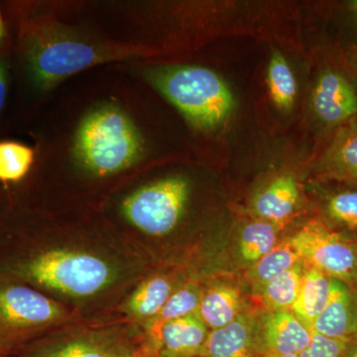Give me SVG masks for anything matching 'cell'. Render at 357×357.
<instances>
[{
    "mask_svg": "<svg viewBox=\"0 0 357 357\" xmlns=\"http://www.w3.org/2000/svg\"><path fill=\"white\" fill-rule=\"evenodd\" d=\"M344 357H357V337L352 338L347 345Z\"/></svg>",
    "mask_w": 357,
    "mask_h": 357,
    "instance_id": "obj_31",
    "label": "cell"
},
{
    "mask_svg": "<svg viewBox=\"0 0 357 357\" xmlns=\"http://www.w3.org/2000/svg\"><path fill=\"white\" fill-rule=\"evenodd\" d=\"M190 191L189 182L181 176L162 178L143 185L124 199L122 215L148 236H167L184 215Z\"/></svg>",
    "mask_w": 357,
    "mask_h": 357,
    "instance_id": "obj_6",
    "label": "cell"
},
{
    "mask_svg": "<svg viewBox=\"0 0 357 357\" xmlns=\"http://www.w3.org/2000/svg\"><path fill=\"white\" fill-rule=\"evenodd\" d=\"M312 114L332 135L357 119V82L347 63H328L319 70L312 89Z\"/></svg>",
    "mask_w": 357,
    "mask_h": 357,
    "instance_id": "obj_8",
    "label": "cell"
},
{
    "mask_svg": "<svg viewBox=\"0 0 357 357\" xmlns=\"http://www.w3.org/2000/svg\"><path fill=\"white\" fill-rule=\"evenodd\" d=\"M347 64L349 66V70L356 77L357 82V45L351 47L347 51Z\"/></svg>",
    "mask_w": 357,
    "mask_h": 357,
    "instance_id": "obj_30",
    "label": "cell"
},
{
    "mask_svg": "<svg viewBox=\"0 0 357 357\" xmlns=\"http://www.w3.org/2000/svg\"><path fill=\"white\" fill-rule=\"evenodd\" d=\"M144 77L202 130L222 126L236 107L229 84L208 68L159 66L145 69Z\"/></svg>",
    "mask_w": 357,
    "mask_h": 357,
    "instance_id": "obj_2",
    "label": "cell"
},
{
    "mask_svg": "<svg viewBox=\"0 0 357 357\" xmlns=\"http://www.w3.org/2000/svg\"><path fill=\"white\" fill-rule=\"evenodd\" d=\"M301 261L299 255L288 238L255 262L249 270L248 278L256 288L262 290L268 282Z\"/></svg>",
    "mask_w": 357,
    "mask_h": 357,
    "instance_id": "obj_23",
    "label": "cell"
},
{
    "mask_svg": "<svg viewBox=\"0 0 357 357\" xmlns=\"http://www.w3.org/2000/svg\"><path fill=\"white\" fill-rule=\"evenodd\" d=\"M22 47L28 72L42 89L53 88L93 66L144 54L142 47L100 43L47 22L28 26L23 34Z\"/></svg>",
    "mask_w": 357,
    "mask_h": 357,
    "instance_id": "obj_1",
    "label": "cell"
},
{
    "mask_svg": "<svg viewBox=\"0 0 357 357\" xmlns=\"http://www.w3.org/2000/svg\"><path fill=\"white\" fill-rule=\"evenodd\" d=\"M340 183L342 185L324 197V220L321 222L340 236L357 243V184Z\"/></svg>",
    "mask_w": 357,
    "mask_h": 357,
    "instance_id": "obj_16",
    "label": "cell"
},
{
    "mask_svg": "<svg viewBox=\"0 0 357 357\" xmlns=\"http://www.w3.org/2000/svg\"><path fill=\"white\" fill-rule=\"evenodd\" d=\"M262 357H299L298 354H289V356H279V354H264Z\"/></svg>",
    "mask_w": 357,
    "mask_h": 357,
    "instance_id": "obj_33",
    "label": "cell"
},
{
    "mask_svg": "<svg viewBox=\"0 0 357 357\" xmlns=\"http://www.w3.org/2000/svg\"><path fill=\"white\" fill-rule=\"evenodd\" d=\"M63 305L34 289L0 280V354L68 318Z\"/></svg>",
    "mask_w": 357,
    "mask_h": 357,
    "instance_id": "obj_5",
    "label": "cell"
},
{
    "mask_svg": "<svg viewBox=\"0 0 357 357\" xmlns=\"http://www.w3.org/2000/svg\"><path fill=\"white\" fill-rule=\"evenodd\" d=\"M312 332L335 338L351 340L357 337V291L351 286L331 280V292L325 309L314 321Z\"/></svg>",
    "mask_w": 357,
    "mask_h": 357,
    "instance_id": "obj_11",
    "label": "cell"
},
{
    "mask_svg": "<svg viewBox=\"0 0 357 357\" xmlns=\"http://www.w3.org/2000/svg\"><path fill=\"white\" fill-rule=\"evenodd\" d=\"M318 171L328 180L357 184V119L331 136L319 160Z\"/></svg>",
    "mask_w": 357,
    "mask_h": 357,
    "instance_id": "obj_13",
    "label": "cell"
},
{
    "mask_svg": "<svg viewBox=\"0 0 357 357\" xmlns=\"http://www.w3.org/2000/svg\"><path fill=\"white\" fill-rule=\"evenodd\" d=\"M34 150L15 141L0 142V181L17 182L24 178L34 162Z\"/></svg>",
    "mask_w": 357,
    "mask_h": 357,
    "instance_id": "obj_25",
    "label": "cell"
},
{
    "mask_svg": "<svg viewBox=\"0 0 357 357\" xmlns=\"http://www.w3.org/2000/svg\"><path fill=\"white\" fill-rule=\"evenodd\" d=\"M130 344L109 333H83L38 345L27 357H121Z\"/></svg>",
    "mask_w": 357,
    "mask_h": 357,
    "instance_id": "obj_12",
    "label": "cell"
},
{
    "mask_svg": "<svg viewBox=\"0 0 357 357\" xmlns=\"http://www.w3.org/2000/svg\"><path fill=\"white\" fill-rule=\"evenodd\" d=\"M7 79H8V73H7L6 62L4 59L0 57V112H1L4 103H6Z\"/></svg>",
    "mask_w": 357,
    "mask_h": 357,
    "instance_id": "obj_28",
    "label": "cell"
},
{
    "mask_svg": "<svg viewBox=\"0 0 357 357\" xmlns=\"http://www.w3.org/2000/svg\"><path fill=\"white\" fill-rule=\"evenodd\" d=\"M349 342L312 332L311 344L301 352L299 357H344Z\"/></svg>",
    "mask_w": 357,
    "mask_h": 357,
    "instance_id": "obj_26",
    "label": "cell"
},
{
    "mask_svg": "<svg viewBox=\"0 0 357 357\" xmlns=\"http://www.w3.org/2000/svg\"><path fill=\"white\" fill-rule=\"evenodd\" d=\"M299 199V185L296 178L282 175L256 195L252 211L258 220L282 225L293 215Z\"/></svg>",
    "mask_w": 357,
    "mask_h": 357,
    "instance_id": "obj_15",
    "label": "cell"
},
{
    "mask_svg": "<svg viewBox=\"0 0 357 357\" xmlns=\"http://www.w3.org/2000/svg\"><path fill=\"white\" fill-rule=\"evenodd\" d=\"M204 357H262L251 319L241 314L230 325L211 331Z\"/></svg>",
    "mask_w": 357,
    "mask_h": 357,
    "instance_id": "obj_14",
    "label": "cell"
},
{
    "mask_svg": "<svg viewBox=\"0 0 357 357\" xmlns=\"http://www.w3.org/2000/svg\"><path fill=\"white\" fill-rule=\"evenodd\" d=\"M281 225L257 220L244 225L239 236V255L244 261L255 264L279 244Z\"/></svg>",
    "mask_w": 357,
    "mask_h": 357,
    "instance_id": "obj_22",
    "label": "cell"
},
{
    "mask_svg": "<svg viewBox=\"0 0 357 357\" xmlns=\"http://www.w3.org/2000/svg\"><path fill=\"white\" fill-rule=\"evenodd\" d=\"M20 280L68 297H93L117 278L114 265L100 256L72 248H52L13 267Z\"/></svg>",
    "mask_w": 357,
    "mask_h": 357,
    "instance_id": "obj_4",
    "label": "cell"
},
{
    "mask_svg": "<svg viewBox=\"0 0 357 357\" xmlns=\"http://www.w3.org/2000/svg\"><path fill=\"white\" fill-rule=\"evenodd\" d=\"M174 292L175 289L170 278L155 275L143 281L133 291L121 310L144 326L157 316Z\"/></svg>",
    "mask_w": 357,
    "mask_h": 357,
    "instance_id": "obj_17",
    "label": "cell"
},
{
    "mask_svg": "<svg viewBox=\"0 0 357 357\" xmlns=\"http://www.w3.org/2000/svg\"><path fill=\"white\" fill-rule=\"evenodd\" d=\"M73 151L84 170L105 177L137 163L144 155L145 144L130 117L109 105L91 110L82 121Z\"/></svg>",
    "mask_w": 357,
    "mask_h": 357,
    "instance_id": "obj_3",
    "label": "cell"
},
{
    "mask_svg": "<svg viewBox=\"0 0 357 357\" xmlns=\"http://www.w3.org/2000/svg\"><path fill=\"white\" fill-rule=\"evenodd\" d=\"M243 299L234 286L218 284L204 292L199 314L208 330H218L230 325L241 316Z\"/></svg>",
    "mask_w": 357,
    "mask_h": 357,
    "instance_id": "obj_19",
    "label": "cell"
},
{
    "mask_svg": "<svg viewBox=\"0 0 357 357\" xmlns=\"http://www.w3.org/2000/svg\"><path fill=\"white\" fill-rule=\"evenodd\" d=\"M345 13H347L352 28H354L357 32V0H352L345 4Z\"/></svg>",
    "mask_w": 357,
    "mask_h": 357,
    "instance_id": "obj_29",
    "label": "cell"
},
{
    "mask_svg": "<svg viewBox=\"0 0 357 357\" xmlns=\"http://www.w3.org/2000/svg\"><path fill=\"white\" fill-rule=\"evenodd\" d=\"M304 271L301 261L275 277L262 288V299L272 311L291 310L299 294Z\"/></svg>",
    "mask_w": 357,
    "mask_h": 357,
    "instance_id": "obj_24",
    "label": "cell"
},
{
    "mask_svg": "<svg viewBox=\"0 0 357 357\" xmlns=\"http://www.w3.org/2000/svg\"><path fill=\"white\" fill-rule=\"evenodd\" d=\"M121 357H161L156 349L146 342L135 345L130 344L128 349L121 354Z\"/></svg>",
    "mask_w": 357,
    "mask_h": 357,
    "instance_id": "obj_27",
    "label": "cell"
},
{
    "mask_svg": "<svg viewBox=\"0 0 357 357\" xmlns=\"http://www.w3.org/2000/svg\"><path fill=\"white\" fill-rule=\"evenodd\" d=\"M6 37V26H4L3 18H2L1 10H0V44Z\"/></svg>",
    "mask_w": 357,
    "mask_h": 357,
    "instance_id": "obj_32",
    "label": "cell"
},
{
    "mask_svg": "<svg viewBox=\"0 0 357 357\" xmlns=\"http://www.w3.org/2000/svg\"><path fill=\"white\" fill-rule=\"evenodd\" d=\"M203 296L204 291L196 283H187L175 290L157 316L143 326L146 340L153 337L168 321L199 312Z\"/></svg>",
    "mask_w": 357,
    "mask_h": 357,
    "instance_id": "obj_20",
    "label": "cell"
},
{
    "mask_svg": "<svg viewBox=\"0 0 357 357\" xmlns=\"http://www.w3.org/2000/svg\"><path fill=\"white\" fill-rule=\"evenodd\" d=\"M301 260L357 291V243L314 220L289 238Z\"/></svg>",
    "mask_w": 357,
    "mask_h": 357,
    "instance_id": "obj_7",
    "label": "cell"
},
{
    "mask_svg": "<svg viewBox=\"0 0 357 357\" xmlns=\"http://www.w3.org/2000/svg\"><path fill=\"white\" fill-rule=\"evenodd\" d=\"M258 342L264 354H299L311 344L312 332L291 310L271 311L265 317Z\"/></svg>",
    "mask_w": 357,
    "mask_h": 357,
    "instance_id": "obj_10",
    "label": "cell"
},
{
    "mask_svg": "<svg viewBox=\"0 0 357 357\" xmlns=\"http://www.w3.org/2000/svg\"><path fill=\"white\" fill-rule=\"evenodd\" d=\"M331 280L332 278L318 269L310 266L305 268L299 294L291 311L311 331L314 321L328 303Z\"/></svg>",
    "mask_w": 357,
    "mask_h": 357,
    "instance_id": "obj_18",
    "label": "cell"
},
{
    "mask_svg": "<svg viewBox=\"0 0 357 357\" xmlns=\"http://www.w3.org/2000/svg\"><path fill=\"white\" fill-rule=\"evenodd\" d=\"M210 332L196 312L168 321L153 337L145 342L161 357H204Z\"/></svg>",
    "mask_w": 357,
    "mask_h": 357,
    "instance_id": "obj_9",
    "label": "cell"
},
{
    "mask_svg": "<svg viewBox=\"0 0 357 357\" xmlns=\"http://www.w3.org/2000/svg\"><path fill=\"white\" fill-rule=\"evenodd\" d=\"M270 98L277 109L289 112L297 98V81L290 65L280 51L275 50L267 68Z\"/></svg>",
    "mask_w": 357,
    "mask_h": 357,
    "instance_id": "obj_21",
    "label": "cell"
},
{
    "mask_svg": "<svg viewBox=\"0 0 357 357\" xmlns=\"http://www.w3.org/2000/svg\"><path fill=\"white\" fill-rule=\"evenodd\" d=\"M195 357H202V356H195Z\"/></svg>",
    "mask_w": 357,
    "mask_h": 357,
    "instance_id": "obj_34",
    "label": "cell"
}]
</instances>
